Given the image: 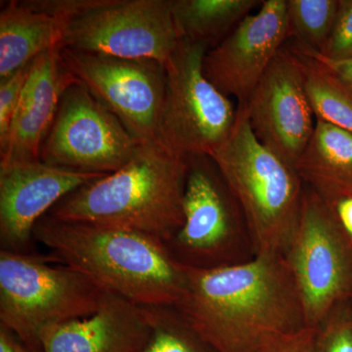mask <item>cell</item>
I'll return each mask as SVG.
<instances>
[{"label": "cell", "mask_w": 352, "mask_h": 352, "mask_svg": "<svg viewBox=\"0 0 352 352\" xmlns=\"http://www.w3.org/2000/svg\"><path fill=\"white\" fill-rule=\"evenodd\" d=\"M184 266V293L175 308L215 352H261L307 328L284 254H254L214 268Z\"/></svg>", "instance_id": "1"}, {"label": "cell", "mask_w": 352, "mask_h": 352, "mask_svg": "<svg viewBox=\"0 0 352 352\" xmlns=\"http://www.w3.org/2000/svg\"><path fill=\"white\" fill-rule=\"evenodd\" d=\"M34 240L57 261L139 307H175L184 293L185 266L153 236L46 214Z\"/></svg>", "instance_id": "2"}, {"label": "cell", "mask_w": 352, "mask_h": 352, "mask_svg": "<svg viewBox=\"0 0 352 352\" xmlns=\"http://www.w3.org/2000/svg\"><path fill=\"white\" fill-rule=\"evenodd\" d=\"M187 173L188 159L157 139L142 141L129 163L72 192L48 214L136 231L166 243L182 226Z\"/></svg>", "instance_id": "3"}, {"label": "cell", "mask_w": 352, "mask_h": 352, "mask_svg": "<svg viewBox=\"0 0 352 352\" xmlns=\"http://www.w3.org/2000/svg\"><path fill=\"white\" fill-rule=\"evenodd\" d=\"M210 157L239 205L254 254H285L305 193L295 166L258 140L243 107H237L230 135Z\"/></svg>", "instance_id": "4"}, {"label": "cell", "mask_w": 352, "mask_h": 352, "mask_svg": "<svg viewBox=\"0 0 352 352\" xmlns=\"http://www.w3.org/2000/svg\"><path fill=\"white\" fill-rule=\"evenodd\" d=\"M105 293L65 264L0 251V325L32 352L46 329L94 314Z\"/></svg>", "instance_id": "5"}, {"label": "cell", "mask_w": 352, "mask_h": 352, "mask_svg": "<svg viewBox=\"0 0 352 352\" xmlns=\"http://www.w3.org/2000/svg\"><path fill=\"white\" fill-rule=\"evenodd\" d=\"M210 46L182 39L166 68V94L157 140L177 156H212L230 135L237 107L208 80Z\"/></svg>", "instance_id": "6"}, {"label": "cell", "mask_w": 352, "mask_h": 352, "mask_svg": "<svg viewBox=\"0 0 352 352\" xmlns=\"http://www.w3.org/2000/svg\"><path fill=\"white\" fill-rule=\"evenodd\" d=\"M180 41L170 0H82L62 48L166 66Z\"/></svg>", "instance_id": "7"}, {"label": "cell", "mask_w": 352, "mask_h": 352, "mask_svg": "<svg viewBox=\"0 0 352 352\" xmlns=\"http://www.w3.org/2000/svg\"><path fill=\"white\" fill-rule=\"evenodd\" d=\"M182 208V226L166 243L180 263L214 268L245 261L243 247L252 245L244 217L212 157H189Z\"/></svg>", "instance_id": "8"}, {"label": "cell", "mask_w": 352, "mask_h": 352, "mask_svg": "<svg viewBox=\"0 0 352 352\" xmlns=\"http://www.w3.org/2000/svg\"><path fill=\"white\" fill-rule=\"evenodd\" d=\"M284 256L300 291L307 327H316L337 303L351 298L352 238L333 208L307 185L298 226Z\"/></svg>", "instance_id": "9"}, {"label": "cell", "mask_w": 352, "mask_h": 352, "mask_svg": "<svg viewBox=\"0 0 352 352\" xmlns=\"http://www.w3.org/2000/svg\"><path fill=\"white\" fill-rule=\"evenodd\" d=\"M138 144L122 122L78 82L64 92L39 157L57 168L110 175L131 161Z\"/></svg>", "instance_id": "10"}, {"label": "cell", "mask_w": 352, "mask_h": 352, "mask_svg": "<svg viewBox=\"0 0 352 352\" xmlns=\"http://www.w3.org/2000/svg\"><path fill=\"white\" fill-rule=\"evenodd\" d=\"M69 72L124 124L138 142L157 139L166 94V68L148 59H126L62 48Z\"/></svg>", "instance_id": "11"}, {"label": "cell", "mask_w": 352, "mask_h": 352, "mask_svg": "<svg viewBox=\"0 0 352 352\" xmlns=\"http://www.w3.org/2000/svg\"><path fill=\"white\" fill-rule=\"evenodd\" d=\"M289 34L288 1L265 0L221 43L208 50L204 72L219 91L244 107Z\"/></svg>", "instance_id": "12"}, {"label": "cell", "mask_w": 352, "mask_h": 352, "mask_svg": "<svg viewBox=\"0 0 352 352\" xmlns=\"http://www.w3.org/2000/svg\"><path fill=\"white\" fill-rule=\"evenodd\" d=\"M243 108L258 140L296 168L314 134L315 116L291 50L279 51Z\"/></svg>", "instance_id": "13"}, {"label": "cell", "mask_w": 352, "mask_h": 352, "mask_svg": "<svg viewBox=\"0 0 352 352\" xmlns=\"http://www.w3.org/2000/svg\"><path fill=\"white\" fill-rule=\"evenodd\" d=\"M104 175L57 168L41 160L0 164L1 250L30 254L39 220L72 192Z\"/></svg>", "instance_id": "14"}, {"label": "cell", "mask_w": 352, "mask_h": 352, "mask_svg": "<svg viewBox=\"0 0 352 352\" xmlns=\"http://www.w3.org/2000/svg\"><path fill=\"white\" fill-rule=\"evenodd\" d=\"M62 56V46L34 59L14 115L0 164L41 160L44 139L50 131L67 88L78 82Z\"/></svg>", "instance_id": "15"}, {"label": "cell", "mask_w": 352, "mask_h": 352, "mask_svg": "<svg viewBox=\"0 0 352 352\" xmlns=\"http://www.w3.org/2000/svg\"><path fill=\"white\" fill-rule=\"evenodd\" d=\"M149 335L144 307L106 292L94 314L46 329L41 352H138Z\"/></svg>", "instance_id": "16"}, {"label": "cell", "mask_w": 352, "mask_h": 352, "mask_svg": "<svg viewBox=\"0 0 352 352\" xmlns=\"http://www.w3.org/2000/svg\"><path fill=\"white\" fill-rule=\"evenodd\" d=\"M66 22L30 1L7 2L0 12V80L62 46Z\"/></svg>", "instance_id": "17"}, {"label": "cell", "mask_w": 352, "mask_h": 352, "mask_svg": "<svg viewBox=\"0 0 352 352\" xmlns=\"http://www.w3.org/2000/svg\"><path fill=\"white\" fill-rule=\"evenodd\" d=\"M303 183L331 207L352 197V133L316 120L296 166Z\"/></svg>", "instance_id": "18"}, {"label": "cell", "mask_w": 352, "mask_h": 352, "mask_svg": "<svg viewBox=\"0 0 352 352\" xmlns=\"http://www.w3.org/2000/svg\"><path fill=\"white\" fill-rule=\"evenodd\" d=\"M261 3L258 0H170L180 38L208 46L221 43Z\"/></svg>", "instance_id": "19"}, {"label": "cell", "mask_w": 352, "mask_h": 352, "mask_svg": "<svg viewBox=\"0 0 352 352\" xmlns=\"http://www.w3.org/2000/svg\"><path fill=\"white\" fill-rule=\"evenodd\" d=\"M289 50L300 64L305 91L316 120L352 133V88L319 60L295 46Z\"/></svg>", "instance_id": "20"}, {"label": "cell", "mask_w": 352, "mask_h": 352, "mask_svg": "<svg viewBox=\"0 0 352 352\" xmlns=\"http://www.w3.org/2000/svg\"><path fill=\"white\" fill-rule=\"evenodd\" d=\"M144 309L150 335L138 352H215L187 325L175 307Z\"/></svg>", "instance_id": "21"}, {"label": "cell", "mask_w": 352, "mask_h": 352, "mask_svg": "<svg viewBox=\"0 0 352 352\" xmlns=\"http://www.w3.org/2000/svg\"><path fill=\"white\" fill-rule=\"evenodd\" d=\"M289 34L298 43L321 51L333 31L340 0H287Z\"/></svg>", "instance_id": "22"}, {"label": "cell", "mask_w": 352, "mask_h": 352, "mask_svg": "<svg viewBox=\"0 0 352 352\" xmlns=\"http://www.w3.org/2000/svg\"><path fill=\"white\" fill-rule=\"evenodd\" d=\"M314 329V352H352V298L337 303Z\"/></svg>", "instance_id": "23"}, {"label": "cell", "mask_w": 352, "mask_h": 352, "mask_svg": "<svg viewBox=\"0 0 352 352\" xmlns=\"http://www.w3.org/2000/svg\"><path fill=\"white\" fill-rule=\"evenodd\" d=\"M34 61L22 67L8 78L0 80V153L6 150L14 115Z\"/></svg>", "instance_id": "24"}, {"label": "cell", "mask_w": 352, "mask_h": 352, "mask_svg": "<svg viewBox=\"0 0 352 352\" xmlns=\"http://www.w3.org/2000/svg\"><path fill=\"white\" fill-rule=\"evenodd\" d=\"M322 56L333 61L352 58V0H340L337 19L323 50Z\"/></svg>", "instance_id": "25"}, {"label": "cell", "mask_w": 352, "mask_h": 352, "mask_svg": "<svg viewBox=\"0 0 352 352\" xmlns=\"http://www.w3.org/2000/svg\"><path fill=\"white\" fill-rule=\"evenodd\" d=\"M315 329L307 327L286 336L261 352H314Z\"/></svg>", "instance_id": "26"}, {"label": "cell", "mask_w": 352, "mask_h": 352, "mask_svg": "<svg viewBox=\"0 0 352 352\" xmlns=\"http://www.w3.org/2000/svg\"><path fill=\"white\" fill-rule=\"evenodd\" d=\"M295 47L325 64L352 88V58L351 59L340 60V61H333V60L322 56L316 50L303 46L302 44L298 43Z\"/></svg>", "instance_id": "27"}, {"label": "cell", "mask_w": 352, "mask_h": 352, "mask_svg": "<svg viewBox=\"0 0 352 352\" xmlns=\"http://www.w3.org/2000/svg\"><path fill=\"white\" fill-rule=\"evenodd\" d=\"M340 226L352 238V197L342 199L333 207Z\"/></svg>", "instance_id": "28"}, {"label": "cell", "mask_w": 352, "mask_h": 352, "mask_svg": "<svg viewBox=\"0 0 352 352\" xmlns=\"http://www.w3.org/2000/svg\"><path fill=\"white\" fill-rule=\"evenodd\" d=\"M0 352H32L23 344L17 336L0 325Z\"/></svg>", "instance_id": "29"}, {"label": "cell", "mask_w": 352, "mask_h": 352, "mask_svg": "<svg viewBox=\"0 0 352 352\" xmlns=\"http://www.w3.org/2000/svg\"><path fill=\"white\" fill-rule=\"evenodd\" d=\"M351 298H352V296H351Z\"/></svg>", "instance_id": "30"}]
</instances>
